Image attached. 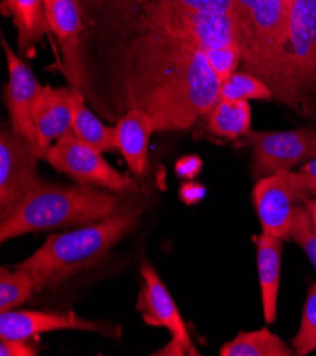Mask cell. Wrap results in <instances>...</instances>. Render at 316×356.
Here are the masks:
<instances>
[{
    "mask_svg": "<svg viewBox=\"0 0 316 356\" xmlns=\"http://www.w3.org/2000/svg\"><path fill=\"white\" fill-rule=\"evenodd\" d=\"M222 81L204 51L153 33L135 31L118 70L125 111L142 110L156 132L183 131L208 115L220 101Z\"/></svg>",
    "mask_w": 316,
    "mask_h": 356,
    "instance_id": "cell-1",
    "label": "cell"
},
{
    "mask_svg": "<svg viewBox=\"0 0 316 356\" xmlns=\"http://www.w3.org/2000/svg\"><path fill=\"white\" fill-rule=\"evenodd\" d=\"M140 211L133 209L117 211L97 223L53 234L36 253L15 267L33 275L38 293L56 287L80 271L99 264L111 248L136 227Z\"/></svg>",
    "mask_w": 316,
    "mask_h": 356,
    "instance_id": "cell-2",
    "label": "cell"
},
{
    "mask_svg": "<svg viewBox=\"0 0 316 356\" xmlns=\"http://www.w3.org/2000/svg\"><path fill=\"white\" fill-rule=\"evenodd\" d=\"M119 199L87 185H50L39 181L16 211L0 222V241L15 237L61 229L87 226L117 213Z\"/></svg>",
    "mask_w": 316,
    "mask_h": 356,
    "instance_id": "cell-3",
    "label": "cell"
},
{
    "mask_svg": "<svg viewBox=\"0 0 316 356\" xmlns=\"http://www.w3.org/2000/svg\"><path fill=\"white\" fill-rule=\"evenodd\" d=\"M274 95L298 110L316 90V0L294 3L272 81Z\"/></svg>",
    "mask_w": 316,
    "mask_h": 356,
    "instance_id": "cell-4",
    "label": "cell"
},
{
    "mask_svg": "<svg viewBox=\"0 0 316 356\" xmlns=\"http://www.w3.org/2000/svg\"><path fill=\"white\" fill-rule=\"evenodd\" d=\"M133 31L153 33L193 44L203 51L241 47V33L234 13H212L152 0L139 13Z\"/></svg>",
    "mask_w": 316,
    "mask_h": 356,
    "instance_id": "cell-5",
    "label": "cell"
},
{
    "mask_svg": "<svg viewBox=\"0 0 316 356\" xmlns=\"http://www.w3.org/2000/svg\"><path fill=\"white\" fill-rule=\"evenodd\" d=\"M233 8L241 33V61L247 73L269 86L288 27L283 0H233Z\"/></svg>",
    "mask_w": 316,
    "mask_h": 356,
    "instance_id": "cell-6",
    "label": "cell"
},
{
    "mask_svg": "<svg viewBox=\"0 0 316 356\" xmlns=\"http://www.w3.org/2000/svg\"><path fill=\"white\" fill-rule=\"evenodd\" d=\"M315 196L316 181L301 170L260 177L253 191V202L263 232L288 240L297 207Z\"/></svg>",
    "mask_w": 316,
    "mask_h": 356,
    "instance_id": "cell-7",
    "label": "cell"
},
{
    "mask_svg": "<svg viewBox=\"0 0 316 356\" xmlns=\"http://www.w3.org/2000/svg\"><path fill=\"white\" fill-rule=\"evenodd\" d=\"M46 161L81 185L98 186L115 193H128L138 189L133 179L119 173L103 159L101 152L83 144L73 132L56 142Z\"/></svg>",
    "mask_w": 316,
    "mask_h": 356,
    "instance_id": "cell-8",
    "label": "cell"
},
{
    "mask_svg": "<svg viewBox=\"0 0 316 356\" xmlns=\"http://www.w3.org/2000/svg\"><path fill=\"white\" fill-rule=\"evenodd\" d=\"M42 161L28 139L6 125L0 129V222L10 218L30 191L40 181Z\"/></svg>",
    "mask_w": 316,
    "mask_h": 356,
    "instance_id": "cell-9",
    "label": "cell"
},
{
    "mask_svg": "<svg viewBox=\"0 0 316 356\" xmlns=\"http://www.w3.org/2000/svg\"><path fill=\"white\" fill-rule=\"evenodd\" d=\"M142 286H140L136 309L144 323L151 327L166 328L172 335V343L153 355H199L183 323L179 307L174 302L158 271L149 264L140 266Z\"/></svg>",
    "mask_w": 316,
    "mask_h": 356,
    "instance_id": "cell-10",
    "label": "cell"
},
{
    "mask_svg": "<svg viewBox=\"0 0 316 356\" xmlns=\"http://www.w3.org/2000/svg\"><path fill=\"white\" fill-rule=\"evenodd\" d=\"M50 31L61 50L63 73L73 88L85 98H94L83 54L84 13L78 0H44Z\"/></svg>",
    "mask_w": 316,
    "mask_h": 356,
    "instance_id": "cell-11",
    "label": "cell"
},
{
    "mask_svg": "<svg viewBox=\"0 0 316 356\" xmlns=\"http://www.w3.org/2000/svg\"><path fill=\"white\" fill-rule=\"evenodd\" d=\"M251 172L260 179L272 173L292 170L316 156V129L298 128L281 132H250Z\"/></svg>",
    "mask_w": 316,
    "mask_h": 356,
    "instance_id": "cell-12",
    "label": "cell"
},
{
    "mask_svg": "<svg viewBox=\"0 0 316 356\" xmlns=\"http://www.w3.org/2000/svg\"><path fill=\"white\" fill-rule=\"evenodd\" d=\"M88 331L103 337H115L119 330L107 323L83 318L74 311L12 309L0 312V338L28 341L51 331Z\"/></svg>",
    "mask_w": 316,
    "mask_h": 356,
    "instance_id": "cell-13",
    "label": "cell"
},
{
    "mask_svg": "<svg viewBox=\"0 0 316 356\" xmlns=\"http://www.w3.org/2000/svg\"><path fill=\"white\" fill-rule=\"evenodd\" d=\"M2 44L6 54L9 83L6 87V105L10 115V128L28 139L38 149V135L33 122V105L43 87L28 65L8 44L2 35ZM39 152V151H38Z\"/></svg>",
    "mask_w": 316,
    "mask_h": 356,
    "instance_id": "cell-14",
    "label": "cell"
},
{
    "mask_svg": "<svg viewBox=\"0 0 316 356\" xmlns=\"http://www.w3.org/2000/svg\"><path fill=\"white\" fill-rule=\"evenodd\" d=\"M76 90L44 86L33 105V122L38 135V151L46 161L58 139L73 132Z\"/></svg>",
    "mask_w": 316,
    "mask_h": 356,
    "instance_id": "cell-15",
    "label": "cell"
},
{
    "mask_svg": "<svg viewBox=\"0 0 316 356\" xmlns=\"http://www.w3.org/2000/svg\"><path fill=\"white\" fill-rule=\"evenodd\" d=\"M155 132L156 127L152 117L136 108L125 111L114 127V147L136 176L147 169L149 140Z\"/></svg>",
    "mask_w": 316,
    "mask_h": 356,
    "instance_id": "cell-16",
    "label": "cell"
},
{
    "mask_svg": "<svg viewBox=\"0 0 316 356\" xmlns=\"http://www.w3.org/2000/svg\"><path fill=\"white\" fill-rule=\"evenodd\" d=\"M257 247V270L261 289L263 312L267 324H274L276 319L278 293L281 267H283V241L267 233L254 236Z\"/></svg>",
    "mask_w": 316,
    "mask_h": 356,
    "instance_id": "cell-17",
    "label": "cell"
},
{
    "mask_svg": "<svg viewBox=\"0 0 316 356\" xmlns=\"http://www.w3.org/2000/svg\"><path fill=\"white\" fill-rule=\"evenodd\" d=\"M2 12L17 29L20 56L30 57L36 44L50 31L44 0H3Z\"/></svg>",
    "mask_w": 316,
    "mask_h": 356,
    "instance_id": "cell-18",
    "label": "cell"
},
{
    "mask_svg": "<svg viewBox=\"0 0 316 356\" xmlns=\"http://www.w3.org/2000/svg\"><path fill=\"white\" fill-rule=\"evenodd\" d=\"M208 131L215 136L238 139L251 132V106L249 101L220 99L208 114Z\"/></svg>",
    "mask_w": 316,
    "mask_h": 356,
    "instance_id": "cell-19",
    "label": "cell"
},
{
    "mask_svg": "<svg viewBox=\"0 0 316 356\" xmlns=\"http://www.w3.org/2000/svg\"><path fill=\"white\" fill-rule=\"evenodd\" d=\"M222 356H292L295 350L268 328L240 332L220 348Z\"/></svg>",
    "mask_w": 316,
    "mask_h": 356,
    "instance_id": "cell-20",
    "label": "cell"
},
{
    "mask_svg": "<svg viewBox=\"0 0 316 356\" xmlns=\"http://www.w3.org/2000/svg\"><path fill=\"white\" fill-rule=\"evenodd\" d=\"M76 90V88H74ZM73 134L83 144L103 154L114 151V127H107L85 105V97L76 90Z\"/></svg>",
    "mask_w": 316,
    "mask_h": 356,
    "instance_id": "cell-21",
    "label": "cell"
},
{
    "mask_svg": "<svg viewBox=\"0 0 316 356\" xmlns=\"http://www.w3.org/2000/svg\"><path fill=\"white\" fill-rule=\"evenodd\" d=\"M152 0H78L84 17L99 24L132 27Z\"/></svg>",
    "mask_w": 316,
    "mask_h": 356,
    "instance_id": "cell-22",
    "label": "cell"
},
{
    "mask_svg": "<svg viewBox=\"0 0 316 356\" xmlns=\"http://www.w3.org/2000/svg\"><path fill=\"white\" fill-rule=\"evenodd\" d=\"M38 293L36 282L28 271L20 268L0 270V312L16 309Z\"/></svg>",
    "mask_w": 316,
    "mask_h": 356,
    "instance_id": "cell-23",
    "label": "cell"
},
{
    "mask_svg": "<svg viewBox=\"0 0 316 356\" xmlns=\"http://www.w3.org/2000/svg\"><path fill=\"white\" fill-rule=\"evenodd\" d=\"M274 92L271 87L261 79L250 73H235L227 79L220 88V99L227 101H250L271 99Z\"/></svg>",
    "mask_w": 316,
    "mask_h": 356,
    "instance_id": "cell-24",
    "label": "cell"
},
{
    "mask_svg": "<svg viewBox=\"0 0 316 356\" xmlns=\"http://www.w3.org/2000/svg\"><path fill=\"white\" fill-rule=\"evenodd\" d=\"M292 348L298 356H305L316 349V282L308 293L301 325L292 339Z\"/></svg>",
    "mask_w": 316,
    "mask_h": 356,
    "instance_id": "cell-25",
    "label": "cell"
},
{
    "mask_svg": "<svg viewBox=\"0 0 316 356\" xmlns=\"http://www.w3.org/2000/svg\"><path fill=\"white\" fill-rule=\"evenodd\" d=\"M290 237L301 245L316 271V229L312 223L309 209L305 203L299 204L295 210Z\"/></svg>",
    "mask_w": 316,
    "mask_h": 356,
    "instance_id": "cell-26",
    "label": "cell"
},
{
    "mask_svg": "<svg viewBox=\"0 0 316 356\" xmlns=\"http://www.w3.org/2000/svg\"><path fill=\"white\" fill-rule=\"evenodd\" d=\"M204 54L222 84L235 73L238 63L242 60L241 47L237 46L207 49L204 50Z\"/></svg>",
    "mask_w": 316,
    "mask_h": 356,
    "instance_id": "cell-27",
    "label": "cell"
},
{
    "mask_svg": "<svg viewBox=\"0 0 316 356\" xmlns=\"http://www.w3.org/2000/svg\"><path fill=\"white\" fill-rule=\"evenodd\" d=\"M159 2H169L201 12L234 13L233 0H159Z\"/></svg>",
    "mask_w": 316,
    "mask_h": 356,
    "instance_id": "cell-28",
    "label": "cell"
},
{
    "mask_svg": "<svg viewBox=\"0 0 316 356\" xmlns=\"http://www.w3.org/2000/svg\"><path fill=\"white\" fill-rule=\"evenodd\" d=\"M39 349L24 339L0 338V355L2 356H36Z\"/></svg>",
    "mask_w": 316,
    "mask_h": 356,
    "instance_id": "cell-29",
    "label": "cell"
},
{
    "mask_svg": "<svg viewBox=\"0 0 316 356\" xmlns=\"http://www.w3.org/2000/svg\"><path fill=\"white\" fill-rule=\"evenodd\" d=\"M200 168H201V161L196 156L183 158L176 165V170L181 176H190V177L197 175Z\"/></svg>",
    "mask_w": 316,
    "mask_h": 356,
    "instance_id": "cell-30",
    "label": "cell"
},
{
    "mask_svg": "<svg viewBox=\"0 0 316 356\" xmlns=\"http://www.w3.org/2000/svg\"><path fill=\"white\" fill-rule=\"evenodd\" d=\"M299 170L303 172V173H308L309 176H312L313 179L316 181V156L312 158V159H310L309 162H306L305 165H302V166L299 168Z\"/></svg>",
    "mask_w": 316,
    "mask_h": 356,
    "instance_id": "cell-31",
    "label": "cell"
},
{
    "mask_svg": "<svg viewBox=\"0 0 316 356\" xmlns=\"http://www.w3.org/2000/svg\"><path fill=\"white\" fill-rule=\"evenodd\" d=\"M306 204V207L309 209V213H310V218H312V223L316 229V196L315 197H310V199H306L303 202Z\"/></svg>",
    "mask_w": 316,
    "mask_h": 356,
    "instance_id": "cell-32",
    "label": "cell"
},
{
    "mask_svg": "<svg viewBox=\"0 0 316 356\" xmlns=\"http://www.w3.org/2000/svg\"><path fill=\"white\" fill-rule=\"evenodd\" d=\"M295 2H297V0H291V5L294 6V3H295Z\"/></svg>",
    "mask_w": 316,
    "mask_h": 356,
    "instance_id": "cell-33",
    "label": "cell"
}]
</instances>
